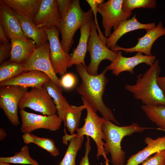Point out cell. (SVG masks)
Returning <instances> with one entry per match:
<instances>
[{"mask_svg": "<svg viewBox=\"0 0 165 165\" xmlns=\"http://www.w3.org/2000/svg\"><path fill=\"white\" fill-rule=\"evenodd\" d=\"M142 165H165V150L148 157L142 163Z\"/></svg>", "mask_w": 165, "mask_h": 165, "instance_id": "cell-33", "label": "cell"}, {"mask_svg": "<svg viewBox=\"0 0 165 165\" xmlns=\"http://www.w3.org/2000/svg\"><path fill=\"white\" fill-rule=\"evenodd\" d=\"M84 140L83 136H78L75 134L68 135L65 133L63 137V143L67 144L68 141H70V143L63 158L58 165H76V156Z\"/></svg>", "mask_w": 165, "mask_h": 165, "instance_id": "cell-24", "label": "cell"}, {"mask_svg": "<svg viewBox=\"0 0 165 165\" xmlns=\"http://www.w3.org/2000/svg\"><path fill=\"white\" fill-rule=\"evenodd\" d=\"M7 135L6 133L5 130L2 128L0 129V140L2 141L4 139Z\"/></svg>", "mask_w": 165, "mask_h": 165, "instance_id": "cell-40", "label": "cell"}, {"mask_svg": "<svg viewBox=\"0 0 165 165\" xmlns=\"http://www.w3.org/2000/svg\"><path fill=\"white\" fill-rule=\"evenodd\" d=\"M87 51L90 54V61L86 67V69L90 74L94 75L97 74L98 66L101 61L107 60L112 62L115 59L118 53V51H113L108 48L106 43L100 39L93 19L91 21Z\"/></svg>", "mask_w": 165, "mask_h": 165, "instance_id": "cell-6", "label": "cell"}, {"mask_svg": "<svg viewBox=\"0 0 165 165\" xmlns=\"http://www.w3.org/2000/svg\"><path fill=\"white\" fill-rule=\"evenodd\" d=\"M24 64L8 61L0 64V82L14 78L24 72Z\"/></svg>", "mask_w": 165, "mask_h": 165, "instance_id": "cell-30", "label": "cell"}, {"mask_svg": "<svg viewBox=\"0 0 165 165\" xmlns=\"http://www.w3.org/2000/svg\"><path fill=\"white\" fill-rule=\"evenodd\" d=\"M0 25L9 39L16 38L27 39L21 28L13 10L0 1Z\"/></svg>", "mask_w": 165, "mask_h": 165, "instance_id": "cell-16", "label": "cell"}, {"mask_svg": "<svg viewBox=\"0 0 165 165\" xmlns=\"http://www.w3.org/2000/svg\"><path fill=\"white\" fill-rule=\"evenodd\" d=\"M76 71L81 79V82L76 88L78 93L89 103L93 110L99 112L105 119L117 125H120L111 109L104 103L103 95L108 80L105 74L106 68L100 74H90L86 67L82 64L76 65Z\"/></svg>", "mask_w": 165, "mask_h": 165, "instance_id": "cell-1", "label": "cell"}, {"mask_svg": "<svg viewBox=\"0 0 165 165\" xmlns=\"http://www.w3.org/2000/svg\"><path fill=\"white\" fill-rule=\"evenodd\" d=\"M50 79L44 73L37 70L23 72L16 76L0 82V86H15L24 88H41Z\"/></svg>", "mask_w": 165, "mask_h": 165, "instance_id": "cell-17", "label": "cell"}, {"mask_svg": "<svg viewBox=\"0 0 165 165\" xmlns=\"http://www.w3.org/2000/svg\"><path fill=\"white\" fill-rule=\"evenodd\" d=\"M144 141L147 146L131 156L124 165H139L152 154L165 150V135L155 139L147 137Z\"/></svg>", "mask_w": 165, "mask_h": 165, "instance_id": "cell-20", "label": "cell"}, {"mask_svg": "<svg viewBox=\"0 0 165 165\" xmlns=\"http://www.w3.org/2000/svg\"><path fill=\"white\" fill-rule=\"evenodd\" d=\"M43 86L46 88L53 99L57 115L63 120L65 112L70 108L71 105L63 95L61 87L56 85L50 79L45 82Z\"/></svg>", "mask_w": 165, "mask_h": 165, "instance_id": "cell-25", "label": "cell"}, {"mask_svg": "<svg viewBox=\"0 0 165 165\" xmlns=\"http://www.w3.org/2000/svg\"><path fill=\"white\" fill-rule=\"evenodd\" d=\"M91 21L84 24L80 28V36L78 44L73 50L68 68L82 64L86 67L85 58L87 51L88 43L91 28Z\"/></svg>", "mask_w": 165, "mask_h": 165, "instance_id": "cell-22", "label": "cell"}, {"mask_svg": "<svg viewBox=\"0 0 165 165\" xmlns=\"http://www.w3.org/2000/svg\"><path fill=\"white\" fill-rule=\"evenodd\" d=\"M151 127H143L133 122L127 126H119L105 119L102 127L105 136L104 149L107 155L110 153L113 165H124L126 152L122 148L121 142L124 138L134 133H141Z\"/></svg>", "mask_w": 165, "mask_h": 165, "instance_id": "cell-3", "label": "cell"}, {"mask_svg": "<svg viewBox=\"0 0 165 165\" xmlns=\"http://www.w3.org/2000/svg\"><path fill=\"white\" fill-rule=\"evenodd\" d=\"M157 81L159 86L165 96V76L159 77Z\"/></svg>", "mask_w": 165, "mask_h": 165, "instance_id": "cell-39", "label": "cell"}, {"mask_svg": "<svg viewBox=\"0 0 165 165\" xmlns=\"http://www.w3.org/2000/svg\"><path fill=\"white\" fill-rule=\"evenodd\" d=\"M157 3L155 0H123L122 7L126 12H131L136 8L155 9Z\"/></svg>", "mask_w": 165, "mask_h": 165, "instance_id": "cell-31", "label": "cell"}, {"mask_svg": "<svg viewBox=\"0 0 165 165\" xmlns=\"http://www.w3.org/2000/svg\"><path fill=\"white\" fill-rule=\"evenodd\" d=\"M22 124L20 130L24 133H30L39 129L51 131L59 130L63 122L57 115L42 116L30 113L22 109L20 110Z\"/></svg>", "mask_w": 165, "mask_h": 165, "instance_id": "cell-11", "label": "cell"}, {"mask_svg": "<svg viewBox=\"0 0 165 165\" xmlns=\"http://www.w3.org/2000/svg\"><path fill=\"white\" fill-rule=\"evenodd\" d=\"M93 14L91 9L86 12L82 9L79 0H72L68 12L57 27L61 36V43L65 52L68 53L70 51L77 30L84 24L91 21Z\"/></svg>", "mask_w": 165, "mask_h": 165, "instance_id": "cell-4", "label": "cell"}, {"mask_svg": "<svg viewBox=\"0 0 165 165\" xmlns=\"http://www.w3.org/2000/svg\"><path fill=\"white\" fill-rule=\"evenodd\" d=\"M28 88L9 86H0V107L10 123L15 126L20 124L18 115L19 102Z\"/></svg>", "mask_w": 165, "mask_h": 165, "instance_id": "cell-9", "label": "cell"}, {"mask_svg": "<svg viewBox=\"0 0 165 165\" xmlns=\"http://www.w3.org/2000/svg\"><path fill=\"white\" fill-rule=\"evenodd\" d=\"M0 165H10L9 163H7L0 162Z\"/></svg>", "mask_w": 165, "mask_h": 165, "instance_id": "cell-41", "label": "cell"}, {"mask_svg": "<svg viewBox=\"0 0 165 165\" xmlns=\"http://www.w3.org/2000/svg\"><path fill=\"white\" fill-rule=\"evenodd\" d=\"M156 58L154 55L147 56L140 52H137L132 57H125L122 55L121 51H119L115 59L105 68L108 71H112V74L116 76L125 71L133 74L136 66L143 63L150 66L153 64Z\"/></svg>", "mask_w": 165, "mask_h": 165, "instance_id": "cell-13", "label": "cell"}, {"mask_svg": "<svg viewBox=\"0 0 165 165\" xmlns=\"http://www.w3.org/2000/svg\"><path fill=\"white\" fill-rule=\"evenodd\" d=\"M14 11L22 30L28 38L34 41L37 47L47 42L48 36L45 28H39L32 20L15 11Z\"/></svg>", "mask_w": 165, "mask_h": 165, "instance_id": "cell-21", "label": "cell"}, {"mask_svg": "<svg viewBox=\"0 0 165 165\" xmlns=\"http://www.w3.org/2000/svg\"><path fill=\"white\" fill-rule=\"evenodd\" d=\"M86 1L91 7V9H92L93 14L94 15V21L96 25L98 35L101 40L106 43L107 38L104 35L101 31L98 24L97 18V13L98 12L97 6L99 4L104 2V0H86Z\"/></svg>", "mask_w": 165, "mask_h": 165, "instance_id": "cell-32", "label": "cell"}, {"mask_svg": "<svg viewBox=\"0 0 165 165\" xmlns=\"http://www.w3.org/2000/svg\"><path fill=\"white\" fill-rule=\"evenodd\" d=\"M86 141L85 144V151L84 156L82 157L80 162L79 165H90L89 154L91 149L90 139V137L86 136Z\"/></svg>", "mask_w": 165, "mask_h": 165, "instance_id": "cell-37", "label": "cell"}, {"mask_svg": "<svg viewBox=\"0 0 165 165\" xmlns=\"http://www.w3.org/2000/svg\"><path fill=\"white\" fill-rule=\"evenodd\" d=\"M0 42L3 44L9 43V40L1 26L0 25Z\"/></svg>", "mask_w": 165, "mask_h": 165, "instance_id": "cell-38", "label": "cell"}, {"mask_svg": "<svg viewBox=\"0 0 165 165\" xmlns=\"http://www.w3.org/2000/svg\"><path fill=\"white\" fill-rule=\"evenodd\" d=\"M45 30L49 43L50 57L53 67L56 74L63 75L67 72L71 55L63 50L59 41L60 31L57 27Z\"/></svg>", "mask_w": 165, "mask_h": 165, "instance_id": "cell-12", "label": "cell"}, {"mask_svg": "<svg viewBox=\"0 0 165 165\" xmlns=\"http://www.w3.org/2000/svg\"><path fill=\"white\" fill-rule=\"evenodd\" d=\"M83 105L86 107L87 115L84 119V124L81 128H79L75 134L78 136L84 135L91 137L95 142L97 147V158L102 156L105 160V165H110V161L108 160L104 151L105 142L103 140L105 139V134L102 130L105 118L99 116L97 112L91 107L88 102L82 97Z\"/></svg>", "mask_w": 165, "mask_h": 165, "instance_id": "cell-5", "label": "cell"}, {"mask_svg": "<svg viewBox=\"0 0 165 165\" xmlns=\"http://www.w3.org/2000/svg\"><path fill=\"white\" fill-rule=\"evenodd\" d=\"M123 0H108L97 6L98 12L102 17V24L106 37L111 35L112 28L115 30L121 22L129 19L132 14L131 12L123 10Z\"/></svg>", "mask_w": 165, "mask_h": 165, "instance_id": "cell-7", "label": "cell"}, {"mask_svg": "<svg viewBox=\"0 0 165 165\" xmlns=\"http://www.w3.org/2000/svg\"><path fill=\"white\" fill-rule=\"evenodd\" d=\"M76 83V78L75 76L71 73L64 74L60 79L61 86L66 89L72 88L75 85Z\"/></svg>", "mask_w": 165, "mask_h": 165, "instance_id": "cell-34", "label": "cell"}, {"mask_svg": "<svg viewBox=\"0 0 165 165\" xmlns=\"http://www.w3.org/2000/svg\"><path fill=\"white\" fill-rule=\"evenodd\" d=\"M12 50L11 43L3 44L0 42V64L3 63L5 60L10 57Z\"/></svg>", "mask_w": 165, "mask_h": 165, "instance_id": "cell-36", "label": "cell"}, {"mask_svg": "<svg viewBox=\"0 0 165 165\" xmlns=\"http://www.w3.org/2000/svg\"><path fill=\"white\" fill-rule=\"evenodd\" d=\"M156 26L155 23L143 24L139 22L136 18L135 14L131 19L121 22L117 28L107 38L106 45L111 50L116 46L118 40L123 35L129 32L138 29L146 30L152 29Z\"/></svg>", "mask_w": 165, "mask_h": 165, "instance_id": "cell-18", "label": "cell"}, {"mask_svg": "<svg viewBox=\"0 0 165 165\" xmlns=\"http://www.w3.org/2000/svg\"><path fill=\"white\" fill-rule=\"evenodd\" d=\"M0 162L9 163L40 165L37 161L30 156L28 146L27 145L23 146L20 150L13 156L0 157Z\"/></svg>", "mask_w": 165, "mask_h": 165, "instance_id": "cell-29", "label": "cell"}, {"mask_svg": "<svg viewBox=\"0 0 165 165\" xmlns=\"http://www.w3.org/2000/svg\"><path fill=\"white\" fill-rule=\"evenodd\" d=\"M22 138L25 144H35L46 151L53 156H57L59 154V151L54 141L51 138L40 137L30 133L24 134Z\"/></svg>", "mask_w": 165, "mask_h": 165, "instance_id": "cell-27", "label": "cell"}, {"mask_svg": "<svg viewBox=\"0 0 165 165\" xmlns=\"http://www.w3.org/2000/svg\"><path fill=\"white\" fill-rule=\"evenodd\" d=\"M72 2V0H57V6L61 19L68 12Z\"/></svg>", "mask_w": 165, "mask_h": 165, "instance_id": "cell-35", "label": "cell"}, {"mask_svg": "<svg viewBox=\"0 0 165 165\" xmlns=\"http://www.w3.org/2000/svg\"><path fill=\"white\" fill-rule=\"evenodd\" d=\"M57 0H42L38 11L33 20L40 28L50 29L58 27L61 20Z\"/></svg>", "mask_w": 165, "mask_h": 165, "instance_id": "cell-15", "label": "cell"}, {"mask_svg": "<svg viewBox=\"0 0 165 165\" xmlns=\"http://www.w3.org/2000/svg\"><path fill=\"white\" fill-rule=\"evenodd\" d=\"M160 72L159 61L156 59L143 74L138 75L134 84H127L125 88L144 105L165 106V96L157 81Z\"/></svg>", "mask_w": 165, "mask_h": 165, "instance_id": "cell-2", "label": "cell"}, {"mask_svg": "<svg viewBox=\"0 0 165 165\" xmlns=\"http://www.w3.org/2000/svg\"><path fill=\"white\" fill-rule=\"evenodd\" d=\"M10 40L12 50L9 60L24 64L29 60L37 47L35 43L29 38H16Z\"/></svg>", "mask_w": 165, "mask_h": 165, "instance_id": "cell-19", "label": "cell"}, {"mask_svg": "<svg viewBox=\"0 0 165 165\" xmlns=\"http://www.w3.org/2000/svg\"><path fill=\"white\" fill-rule=\"evenodd\" d=\"M15 11L33 21L42 0H2Z\"/></svg>", "mask_w": 165, "mask_h": 165, "instance_id": "cell-23", "label": "cell"}, {"mask_svg": "<svg viewBox=\"0 0 165 165\" xmlns=\"http://www.w3.org/2000/svg\"><path fill=\"white\" fill-rule=\"evenodd\" d=\"M146 34L142 37L138 38V42L134 46L126 48L118 45L112 50L118 51H123L125 53L140 52L147 56H151V49L155 42L159 37L165 35V27L162 22L160 21L154 28L146 30Z\"/></svg>", "mask_w": 165, "mask_h": 165, "instance_id": "cell-14", "label": "cell"}, {"mask_svg": "<svg viewBox=\"0 0 165 165\" xmlns=\"http://www.w3.org/2000/svg\"><path fill=\"white\" fill-rule=\"evenodd\" d=\"M141 108L147 117L155 124L159 129L165 131V106H152L143 105Z\"/></svg>", "mask_w": 165, "mask_h": 165, "instance_id": "cell-28", "label": "cell"}, {"mask_svg": "<svg viewBox=\"0 0 165 165\" xmlns=\"http://www.w3.org/2000/svg\"><path fill=\"white\" fill-rule=\"evenodd\" d=\"M31 70L44 73L56 85L61 86L60 79L57 76L50 60L49 42L37 47L29 60L24 64V72Z\"/></svg>", "mask_w": 165, "mask_h": 165, "instance_id": "cell-10", "label": "cell"}, {"mask_svg": "<svg viewBox=\"0 0 165 165\" xmlns=\"http://www.w3.org/2000/svg\"><path fill=\"white\" fill-rule=\"evenodd\" d=\"M84 109L86 107L84 105L79 106L71 105L65 112L62 120L70 135L74 134L79 128L82 112Z\"/></svg>", "mask_w": 165, "mask_h": 165, "instance_id": "cell-26", "label": "cell"}, {"mask_svg": "<svg viewBox=\"0 0 165 165\" xmlns=\"http://www.w3.org/2000/svg\"><path fill=\"white\" fill-rule=\"evenodd\" d=\"M26 108L46 115L57 112L53 99L43 86L33 88L24 94L19 102L18 108L21 110Z\"/></svg>", "mask_w": 165, "mask_h": 165, "instance_id": "cell-8", "label": "cell"}]
</instances>
